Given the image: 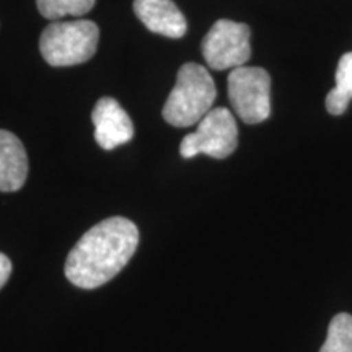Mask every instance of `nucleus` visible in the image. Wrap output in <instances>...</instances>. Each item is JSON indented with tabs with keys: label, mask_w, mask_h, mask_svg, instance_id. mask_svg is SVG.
<instances>
[{
	"label": "nucleus",
	"mask_w": 352,
	"mask_h": 352,
	"mask_svg": "<svg viewBox=\"0 0 352 352\" xmlns=\"http://www.w3.org/2000/svg\"><path fill=\"white\" fill-rule=\"evenodd\" d=\"M139 246V228L124 217H109L91 227L65 261V277L80 289H96L121 272Z\"/></svg>",
	"instance_id": "obj_1"
},
{
	"label": "nucleus",
	"mask_w": 352,
	"mask_h": 352,
	"mask_svg": "<svg viewBox=\"0 0 352 352\" xmlns=\"http://www.w3.org/2000/svg\"><path fill=\"white\" fill-rule=\"evenodd\" d=\"M98 41L100 30L95 21H52L39 38V51L52 67H69L90 60Z\"/></svg>",
	"instance_id": "obj_3"
},
{
	"label": "nucleus",
	"mask_w": 352,
	"mask_h": 352,
	"mask_svg": "<svg viewBox=\"0 0 352 352\" xmlns=\"http://www.w3.org/2000/svg\"><path fill=\"white\" fill-rule=\"evenodd\" d=\"M10 274H12V261L6 256V254L0 253V289L7 284Z\"/></svg>",
	"instance_id": "obj_13"
},
{
	"label": "nucleus",
	"mask_w": 352,
	"mask_h": 352,
	"mask_svg": "<svg viewBox=\"0 0 352 352\" xmlns=\"http://www.w3.org/2000/svg\"><path fill=\"white\" fill-rule=\"evenodd\" d=\"M352 100V52L340 59L336 69V87L327 96L328 111L340 116L346 111Z\"/></svg>",
	"instance_id": "obj_10"
},
{
	"label": "nucleus",
	"mask_w": 352,
	"mask_h": 352,
	"mask_svg": "<svg viewBox=\"0 0 352 352\" xmlns=\"http://www.w3.org/2000/svg\"><path fill=\"white\" fill-rule=\"evenodd\" d=\"M36 6L44 19L57 21L64 16L87 15L95 0H36Z\"/></svg>",
	"instance_id": "obj_11"
},
{
	"label": "nucleus",
	"mask_w": 352,
	"mask_h": 352,
	"mask_svg": "<svg viewBox=\"0 0 352 352\" xmlns=\"http://www.w3.org/2000/svg\"><path fill=\"white\" fill-rule=\"evenodd\" d=\"M320 352H352V316L340 314L331 320L328 336Z\"/></svg>",
	"instance_id": "obj_12"
},
{
	"label": "nucleus",
	"mask_w": 352,
	"mask_h": 352,
	"mask_svg": "<svg viewBox=\"0 0 352 352\" xmlns=\"http://www.w3.org/2000/svg\"><path fill=\"white\" fill-rule=\"evenodd\" d=\"M138 19L152 33L166 38H183L188 30L184 15L173 0H134Z\"/></svg>",
	"instance_id": "obj_8"
},
{
	"label": "nucleus",
	"mask_w": 352,
	"mask_h": 352,
	"mask_svg": "<svg viewBox=\"0 0 352 352\" xmlns=\"http://www.w3.org/2000/svg\"><path fill=\"white\" fill-rule=\"evenodd\" d=\"M217 98V88L208 69L188 63L178 70L176 83L164 107V120L175 127L199 124L212 109Z\"/></svg>",
	"instance_id": "obj_2"
},
{
	"label": "nucleus",
	"mask_w": 352,
	"mask_h": 352,
	"mask_svg": "<svg viewBox=\"0 0 352 352\" xmlns=\"http://www.w3.org/2000/svg\"><path fill=\"white\" fill-rule=\"evenodd\" d=\"M91 121L95 126V140L104 151H113L134 138V124L129 114L111 96L96 101Z\"/></svg>",
	"instance_id": "obj_7"
},
{
	"label": "nucleus",
	"mask_w": 352,
	"mask_h": 352,
	"mask_svg": "<svg viewBox=\"0 0 352 352\" xmlns=\"http://www.w3.org/2000/svg\"><path fill=\"white\" fill-rule=\"evenodd\" d=\"M28 176V157L21 140L0 129V191L15 192L23 188Z\"/></svg>",
	"instance_id": "obj_9"
},
{
	"label": "nucleus",
	"mask_w": 352,
	"mask_h": 352,
	"mask_svg": "<svg viewBox=\"0 0 352 352\" xmlns=\"http://www.w3.org/2000/svg\"><path fill=\"white\" fill-rule=\"evenodd\" d=\"M236 144L239 127L233 114L227 108H214L199 121L196 131L183 139L179 153L183 158H192L199 153L227 158L235 152Z\"/></svg>",
	"instance_id": "obj_5"
},
{
	"label": "nucleus",
	"mask_w": 352,
	"mask_h": 352,
	"mask_svg": "<svg viewBox=\"0 0 352 352\" xmlns=\"http://www.w3.org/2000/svg\"><path fill=\"white\" fill-rule=\"evenodd\" d=\"M228 100L246 124H259L271 114V77L261 67L233 69L228 74Z\"/></svg>",
	"instance_id": "obj_4"
},
{
	"label": "nucleus",
	"mask_w": 352,
	"mask_h": 352,
	"mask_svg": "<svg viewBox=\"0 0 352 352\" xmlns=\"http://www.w3.org/2000/svg\"><path fill=\"white\" fill-rule=\"evenodd\" d=\"M250 28L232 20H217L202 39L201 51L210 69L243 67L252 56Z\"/></svg>",
	"instance_id": "obj_6"
}]
</instances>
